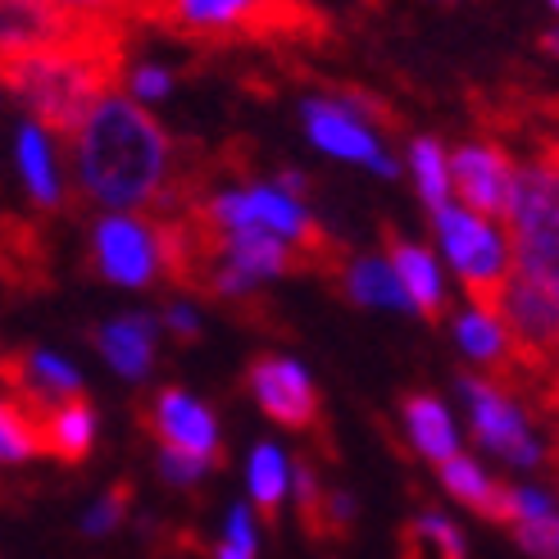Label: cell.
<instances>
[{"instance_id": "1", "label": "cell", "mask_w": 559, "mask_h": 559, "mask_svg": "<svg viewBox=\"0 0 559 559\" xmlns=\"http://www.w3.org/2000/svg\"><path fill=\"white\" fill-rule=\"evenodd\" d=\"M178 146L132 96L115 92L78 136V178L96 205L146 214L174 174Z\"/></svg>"}, {"instance_id": "2", "label": "cell", "mask_w": 559, "mask_h": 559, "mask_svg": "<svg viewBox=\"0 0 559 559\" xmlns=\"http://www.w3.org/2000/svg\"><path fill=\"white\" fill-rule=\"evenodd\" d=\"M128 55L96 50H5L0 78L5 92L37 119V128L55 132L60 142H78L96 109L128 82Z\"/></svg>"}, {"instance_id": "3", "label": "cell", "mask_w": 559, "mask_h": 559, "mask_svg": "<svg viewBox=\"0 0 559 559\" xmlns=\"http://www.w3.org/2000/svg\"><path fill=\"white\" fill-rule=\"evenodd\" d=\"M514 164V191H510V255L514 273L559 296V155L550 142L527 146Z\"/></svg>"}, {"instance_id": "4", "label": "cell", "mask_w": 559, "mask_h": 559, "mask_svg": "<svg viewBox=\"0 0 559 559\" xmlns=\"http://www.w3.org/2000/svg\"><path fill=\"white\" fill-rule=\"evenodd\" d=\"M241 382H246V391L255 396V405L273 418V424H283L292 432H314L319 451H328V445H332L328 428H323V401H319L314 382L305 378L300 365L264 350V355H250Z\"/></svg>"}, {"instance_id": "5", "label": "cell", "mask_w": 559, "mask_h": 559, "mask_svg": "<svg viewBox=\"0 0 559 559\" xmlns=\"http://www.w3.org/2000/svg\"><path fill=\"white\" fill-rule=\"evenodd\" d=\"M136 424H142V432L155 437L159 451H182L195 460H210L214 468L228 464V455L218 445L214 414L201 401H191L182 386H159L136 401Z\"/></svg>"}, {"instance_id": "6", "label": "cell", "mask_w": 559, "mask_h": 559, "mask_svg": "<svg viewBox=\"0 0 559 559\" xmlns=\"http://www.w3.org/2000/svg\"><path fill=\"white\" fill-rule=\"evenodd\" d=\"M437 233H441L445 255H451V264L464 277V292L473 300V310L491 314L500 287H506V264H500V246H496L491 228H487L478 214L445 205L437 214Z\"/></svg>"}, {"instance_id": "7", "label": "cell", "mask_w": 559, "mask_h": 559, "mask_svg": "<svg viewBox=\"0 0 559 559\" xmlns=\"http://www.w3.org/2000/svg\"><path fill=\"white\" fill-rule=\"evenodd\" d=\"M87 269L119 287H151L159 273V255L146 218H100L87 246Z\"/></svg>"}, {"instance_id": "8", "label": "cell", "mask_w": 559, "mask_h": 559, "mask_svg": "<svg viewBox=\"0 0 559 559\" xmlns=\"http://www.w3.org/2000/svg\"><path fill=\"white\" fill-rule=\"evenodd\" d=\"M451 182L460 191V201L468 214L478 218H510V191H514V159L506 146L491 142L487 146H455L451 151Z\"/></svg>"}, {"instance_id": "9", "label": "cell", "mask_w": 559, "mask_h": 559, "mask_svg": "<svg viewBox=\"0 0 559 559\" xmlns=\"http://www.w3.org/2000/svg\"><path fill=\"white\" fill-rule=\"evenodd\" d=\"M460 391H464V401L473 409V437H478L483 445H491L496 455H506L514 464H537L542 460L533 432L523 428V414L514 409V401L506 396V391H496L483 373H464Z\"/></svg>"}, {"instance_id": "10", "label": "cell", "mask_w": 559, "mask_h": 559, "mask_svg": "<svg viewBox=\"0 0 559 559\" xmlns=\"http://www.w3.org/2000/svg\"><path fill=\"white\" fill-rule=\"evenodd\" d=\"M296 519H300V533L310 537L314 546L323 550H337L346 537H350V519H355V506H350V496L346 491H328L323 478H319V468L310 455H300L296 460Z\"/></svg>"}, {"instance_id": "11", "label": "cell", "mask_w": 559, "mask_h": 559, "mask_svg": "<svg viewBox=\"0 0 559 559\" xmlns=\"http://www.w3.org/2000/svg\"><path fill=\"white\" fill-rule=\"evenodd\" d=\"M437 468H441V487L451 491V500H460L464 510H473L478 519H491L500 527H519L523 506H519V491L514 487L487 478V473L473 464L468 455H451V460L437 464Z\"/></svg>"}, {"instance_id": "12", "label": "cell", "mask_w": 559, "mask_h": 559, "mask_svg": "<svg viewBox=\"0 0 559 559\" xmlns=\"http://www.w3.org/2000/svg\"><path fill=\"white\" fill-rule=\"evenodd\" d=\"M305 128H310L314 146H323L328 155L369 164V169H378V174H396V164L378 155V142L355 123V115H350V109H342L337 100H310V105H305Z\"/></svg>"}, {"instance_id": "13", "label": "cell", "mask_w": 559, "mask_h": 559, "mask_svg": "<svg viewBox=\"0 0 559 559\" xmlns=\"http://www.w3.org/2000/svg\"><path fill=\"white\" fill-rule=\"evenodd\" d=\"M382 250H386V264L396 269V277L405 283L414 310L428 323H441V277H437V264H432L428 250L409 246L396 223H382Z\"/></svg>"}, {"instance_id": "14", "label": "cell", "mask_w": 559, "mask_h": 559, "mask_svg": "<svg viewBox=\"0 0 559 559\" xmlns=\"http://www.w3.org/2000/svg\"><path fill=\"white\" fill-rule=\"evenodd\" d=\"M159 328H164V319L132 314V319H119V323L92 328V346H96L123 378H146V373H151V359H155V332H159Z\"/></svg>"}, {"instance_id": "15", "label": "cell", "mask_w": 559, "mask_h": 559, "mask_svg": "<svg viewBox=\"0 0 559 559\" xmlns=\"http://www.w3.org/2000/svg\"><path fill=\"white\" fill-rule=\"evenodd\" d=\"M5 287L10 296H33L50 287V246L27 218H5Z\"/></svg>"}, {"instance_id": "16", "label": "cell", "mask_w": 559, "mask_h": 559, "mask_svg": "<svg viewBox=\"0 0 559 559\" xmlns=\"http://www.w3.org/2000/svg\"><path fill=\"white\" fill-rule=\"evenodd\" d=\"M92 432H96V414H92V401L87 396H78L69 405H60L50 418H46V428H41V445H46V455L50 460H60L69 468H78L82 460L92 455Z\"/></svg>"}, {"instance_id": "17", "label": "cell", "mask_w": 559, "mask_h": 559, "mask_svg": "<svg viewBox=\"0 0 559 559\" xmlns=\"http://www.w3.org/2000/svg\"><path fill=\"white\" fill-rule=\"evenodd\" d=\"M401 414H405V428L414 437V445L424 451L428 460L445 464L455 455V428H451V414L445 405L432 396V391H409L401 396Z\"/></svg>"}, {"instance_id": "18", "label": "cell", "mask_w": 559, "mask_h": 559, "mask_svg": "<svg viewBox=\"0 0 559 559\" xmlns=\"http://www.w3.org/2000/svg\"><path fill=\"white\" fill-rule=\"evenodd\" d=\"M332 292H342L346 300H359V305H401V310H414L405 283L386 260H355Z\"/></svg>"}, {"instance_id": "19", "label": "cell", "mask_w": 559, "mask_h": 559, "mask_svg": "<svg viewBox=\"0 0 559 559\" xmlns=\"http://www.w3.org/2000/svg\"><path fill=\"white\" fill-rule=\"evenodd\" d=\"M396 559H464V537L437 514L409 519L396 533Z\"/></svg>"}, {"instance_id": "20", "label": "cell", "mask_w": 559, "mask_h": 559, "mask_svg": "<svg viewBox=\"0 0 559 559\" xmlns=\"http://www.w3.org/2000/svg\"><path fill=\"white\" fill-rule=\"evenodd\" d=\"M519 506L523 519L514 527V542L537 559H559V510L542 491H519Z\"/></svg>"}, {"instance_id": "21", "label": "cell", "mask_w": 559, "mask_h": 559, "mask_svg": "<svg viewBox=\"0 0 559 559\" xmlns=\"http://www.w3.org/2000/svg\"><path fill=\"white\" fill-rule=\"evenodd\" d=\"M19 169H23V182L33 191V201L41 210H50L60 201V187H55V169H50V151H46V136L37 123H23L19 128Z\"/></svg>"}, {"instance_id": "22", "label": "cell", "mask_w": 559, "mask_h": 559, "mask_svg": "<svg viewBox=\"0 0 559 559\" xmlns=\"http://www.w3.org/2000/svg\"><path fill=\"white\" fill-rule=\"evenodd\" d=\"M283 491H287L283 455L273 445H255V455H250V496H255V510L269 527L277 523V510H283Z\"/></svg>"}, {"instance_id": "23", "label": "cell", "mask_w": 559, "mask_h": 559, "mask_svg": "<svg viewBox=\"0 0 559 559\" xmlns=\"http://www.w3.org/2000/svg\"><path fill=\"white\" fill-rule=\"evenodd\" d=\"M409 159H414V178H418L424 201L432 205V214H441L445 210V191H451V155L441 151L437 136H418Z\"/></svg>"}, {"instance_id": "24", "label": "cell", "mask_w": 559, "mask_h": 559, "mask_svg": "<svg viewBox=\"0 0 559 559\" xmlns=\"http://www.w3.org/2000/svg\"><path fill=\"white\" fill-rule=\"evenodd\" d=\"M323 92L337 100L342 109H350L355 119H369V123H382L386 132H396L401 128V115L391 109L382 96H373L369 87H359V82H323Z\"/></svg>"}, {"instance_id": "25", "label": "cell", "mask_w": 559, "mask_h": 559, "mask_svg": "<svg viewBox=\"0 0 559 559\" xmlns=\"http://www.w3.org/2000/svg\"><path fill=\"white\" fill-rule=\"evenodd\" d=\"M0 445H5V464H23V460H33L41 455V437L37 428L27 424V418L19 414V405H0Z\"/></svg>"}, {"instance_id": "26", "label": "cell", "mask_w": 559, "mask_h": 559, "mask_svg": "<svg viewBox=\"0 0 559 559\" xmlns=\"http://www.w3.org/2000/svg\"><path fill=\"white\" fill-rule=\"evenodd\" d=\"M128 506H132V478H119L115 487L105 491V500H100V506L87 514V523H82V527H87L92 537H105L109 527H119V523H123Z\"/></svg>"}, {"instance_id": "27", "label": "cell", "mask_w": 559, "mask_h": 559, "mask_svg": "<svg viewBox=\"0 0 559 559\" xmlns=\"http://www.w3.org/2000/svg\"><path fill=\"white\" fill-rule=\"evenodd\" d=\"M527 405H533V414L550 428V464L559 473V365L542 378V386L533 391V401H527Z\"/></svg>"}, {"instance_id": "28", "label": "cell", "mask_w": 559, "mask_h": 559, "mask_svg": "<svg viewBox=\"0 0 559 559\" xmlns=\"http://www.w3.org/2000/svg\"><path fill=\"white\" fill-rule=\"evenodd\" d=\"M155 464H159V478L174 483V487H191L205 468H214L210 460H195V455H182V451H159Z\"/></svg>"}, {"instance_id": "29", "label": "cell", "mask_w": 559, "mask_h": 559, "mask_svg": "<svg viewBox=\"0 0 559 559\" xmlns=\"http://www.w3.org/2000/svg\"><path fill=\"white\" fill-rule=\"evenodd\" d=\"M128 87H132L136 96H164V92H169V73L151 69V64H136V69L128 73Z\"/></svg>"}, {"instance_id": "30", "label": "cell", "mask_w": 559, "mask_h": 559, "mask_svg": "<svg viewBox=\"0 0 559 559\" xmlns=\"http://www.w3.org/2000/svg\"><path fill=\"white\" fill-rule=\"evenodd\" d=\"M159 319H164V328H169L178 342H195V332H201V328H195V314L182 310V305H169V310H164Z\"/></svg>"}, {"instance_id": "31", "label": "cell", "mask_w": 559, "mask_h": 559, "mask_svg": "<svg viewBox=\"0 0 559 559\" xmlns=\"http://www.w3.org/2000/svg\"><path fill=\"white\" fill-rule=\"evenodd\" d=\"M228 542L233 546H241V550H250L255 555V527H250V514L237 506L233 514H228Z\"/></svg>"}, {"instance_id": "32", "label": "cell", "mask_w": 559, "mask_h": 559, "mask_svg": "<svg viewBox=\"0 0 559 559\" xmlns=\"http://www.w3.org/2000/svg\"><path fill=\"white\" fill-rule=\"evenodd\" d=\"M55 5H69V10H96V14H119L115 0H55Z\"/></svg>"}, {"instance_id": "33", "label": "cell", "mask_w": 559, "mask_h": 559, "mask_svg": "<svg viewBox=\"0 0 559 559\" xmlns=\"http://www.w3.org/2000/svg\"><path fill=\"white\" fill-rule=\"evenodd\" d=\"M214 559H255V555L241 550V546H233V542H223V546H214Z\"/></svg>"}, {"instance_id": "34", "label": "cell", "mask_w": 559, "mask_h": 559, "mask_svg": "<svg viewBox=\"0 0 559 559\" xmlns=\"http://www.w3.org/2000/svg\"><path fill=\"white\" fill-rule=\"evenodd\" d=\"M546 142H550V151H555V155H559V136H546Z\"/></svg>"}, {"instance_id": "35", "label": "cell", "mask_w": 559, "mask_h": 559, "mask_svg": "<svg viewBox=\"0 0 559 559\" xmlns=\"http://www.w3.org/2000/svg\"><path fill=\"white\" fill-rule=\"evenodd\" d=\"M555 10H559V0H555Z\"/></svg>"}, {"instance_id": "36", "label": "cell", "mask_w": 559, "mask_h": 559, "mask_svg": "<svg viewBox=\"0 0 559 559\" xmlns=\"http://www.w3.org/2000/svg\"><path fill=\"white\" fill-rule=\"evenodd\" d=\"M115 5H119V0H115Z\"/></svg>"}]
</instances>
